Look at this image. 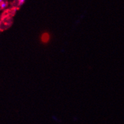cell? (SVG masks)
<instances>
[{"mask_svg":"<svg viewBox=\"0 0 124 124\" xmlns=\"http://www.w3.org/2000/svg\"><path fill=\"white\" fill-rule=\"evenodd\" d=\"M2 1H4V0H0V4H1Z\"/></svg>","mask_w":124,"mask_h":124,"instance_id":"277c9868","label":"cell"},{"mask_svg":"<svg viewBox=\"0 0 124 124\" xmlns=\"http://www.w3.org/2000/svg\"><path fill=\"white\" fill-rule=\"evenodd\" d=\"M7 6V2H6L5 1H2L1 4H0V7L1 8H5Z\"/></svg>","mask_w":124,"mask_h":124,"instance_id":"7a4b0ae2","label":"cell"},{"mask_svg":"<svg viewBox=\"0 0 124 124\" xmlns=\"http://www.w3.org/2000/svg\"><path fill=\"white\" fill-rule=\"evenodd\" d=\"M41 41L42 43H46L49 41L50 39V35L48 33H44L42 34L41 36Z\"/></svg>","mask_w":124,"mask_h":124,"instance_id":"6da1fadb","label":"cell"},{"mask_svg":"<svg viewBox=\"0 0 124 124\" xmlns=\"http://www.w3.org/2000/svg\"><path fill=\"white\" fill-rule=\"evenodd\" d=\"M25 0H18V5L19 6H22L25 2Z\"/></svg>","mask_w":124,"mask_h":124,"instance_id":"3957f363","label":"cell"}]
</instances>
